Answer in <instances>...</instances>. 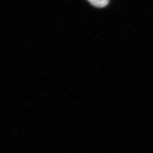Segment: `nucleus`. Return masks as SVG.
<instances>
[{
	"mask_svg": "<svg viewBox=\"0 0 153 153\" xmlns=\"http://www.w3.org/2000/svg\"><path fill=\"white\" fill-rule=\"evenodd\" d=\"M88 1L94 6L97 7H104L109 3V0H88Z\"/></svg>",
	"mask_w": 153,
	"mask_h": 153,
	"instance_id": "nucleus-1",
	"label": "nucleus"
}]
</instances>
